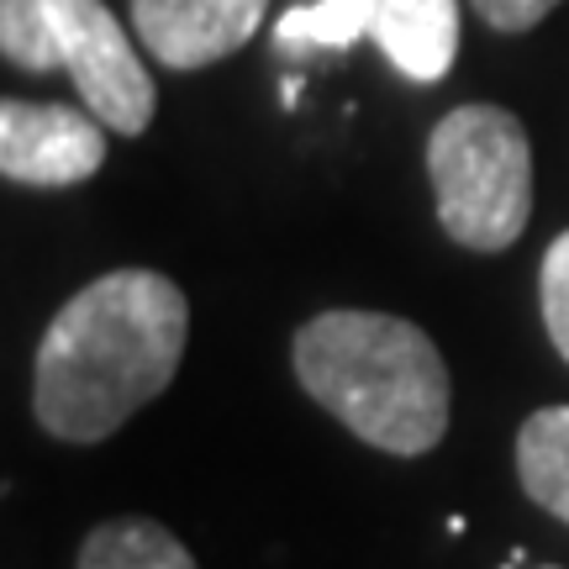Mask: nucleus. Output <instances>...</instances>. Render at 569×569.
I'll list each match as a JSON object with an SVG mask.
<instances>
[{
    "label": "nucleus",
    "instance_id": "1",
    "mask_svg": "<svg viewBox=\"0 0 569 569\" xmlns=\"http://www.w3.org/2000/svg\"><path fill=\"white\" fill-rule=\"evenodd\" d=\"M190 301L159 269H111L59 306L38 343L32 411L59 443H101L174 380Z\"/></svg>",
    "mask_w": 569,
    "mask_h": 569
},
{
    "label": "nucleus",
    "instance_id": "2",
    "mask_svg": "<svg viewBox=\"0 0 569 569\" xmlns=\"http://www.w3.org/2000/svg\"><path fill=\"white\" fill-rule=\"evenodd\" d=\"M290 365L322 411L380 453L417 459L448 432V369L407 317L322 311L296 332Z\"/></svg>",
    "mask_w": 569,
    "mask_h": 569
},
{
    "label": "nucleus",
    "instance_id": "3",
    "mask_svg": "<svg viewBox=\"0 0 569 569\" xmlns=\"http://www.w3.org/2000/svg\"><path fill=\"white\" fill-rule=\"evenodd\" d=\"M438 222L453 243L501 253L532 217V142L501 106H453L427 138Z\"/></svg>",
    "mask_w": 569,
    "mask_h": 569
},
{
    "label": "nucleus",
    "instance_id": "4",
    "mask_svg": "<svg viewBox=\"0 0 569 569\" xmlns=\"http://www.w3.org/2000/svg\"><path fill=\"white\" fill-rule=\"evenodd\" d=\"M375 38L407 80L432 84L453 69L459 53V0H317L290 6L274 21L280 53H317V48H353Z\"/></svg>",
    "mask_w": 569,
    "mask_h": 569
},
{
    "label": "nucleus",
    "instance_id": "5",
    "mask_svg": "<svg viewBox=\"0 0 569 569\" xmlns=\"http://www.w3.org/2000/svg\"><path fill=\"white\" fill-rule=\"evenodd\" d=\"M48 17L59 38V63L69 69L84 111L122 138L148 132L159 90L132 38L122 32V21L106 11V0H48Z\"/></svg>",
    "mask_w": 569,
    "mask_h": 569
},
{
    "label": "nucleus",
    "instance_id": "6",
    "mask_svg": "<svg viewBox=\"0 0 569 569\" xmlns=\"http://www.w3.org/2000/svg\"><path fill=\"white\" fill-rule=\"evenodd\" d=\"M106 163V122L74 106L6 101L0 106V174L11 184H63L90 180Z\"/></svg>",
    "mask_w": 569,
    "mask_h": 569
},
{
    "label": "nucleus",
    "instance_id": "7",
    "mask_svg": "<svg viewBox=\"0 0 569 569\" xmlns=\"http://www.w3.org/2000/svg\"><path fill=\"white\" fill-rule=\"evenodd\" d=\"M269 17V0H132V27L169 69H206L238 53Z\"/></svg>",
    "mask_w": 569,
    "mask_h": 569
},
{
    "label": "nucleus",
    "instance_id": "8",
    "mask_svg": "<svg viewBox=\"0 0 569 569\" xmlns=\"http://www.w3.org/2000/svg\"><path fill=\"white\" fill-rule=\"evenodd\" d=\"M517 480L528 501L569 522V407L532 411L517 432Z\"/></svg>",
    "mask_w": 569,
    "mask_h": 569
},
{
    "label": "nucleus",
    "instance_id": "9",
    "mask_svg": "<svg viewBox=\"0 0 569 569\" xmlns=\"http://www.w3.org/2000/svg\"><path fill=\"white\" fill-rule=\"evenodd\" d=\"M74 569H196L180 538L148 517H117L80 543Z\"/></svg>",
    "mask_w": 569,
    "mask_h": 569
},
{
    "label": "nucleus",
    "instance_id": "10",
    "mask_svg": "<svg viewBox=\"0 0 569 569\" xmlns=\"http://www.w3.org/2000/svg\"><path fill=\"white\" fill-rule=\"evenodd\" d=\"M0 48L17 69H59V38H53V17L48 0H0Z\"/></svg>",
    "mask_w": 569,
    "mask_h": 569
},
{
    "label": "nucleus",
    "instance_id": "11",
    "mask_svg": "<svg viewBox=\"0 0 569 569\" xmlns=\"http://www.w3.org/2000/svg\"><path fill=\"white\" fill-rule=\"evenodd\" d=\"M538 301H543V327H549L559 359H569V232H559L538 269Z\"/></svg>",
    "mask_w": 569,
    "mask_h": 569
},
{
    "label": "nucleus",
    "instance_id": "12",
    "mask_svg": "<svg viewBox=\"0 0 569 569\" xmlns=\"http://www.w3.org/2000/svg\"><path fill=\"white\" fill-rule=\"evenodd\" d=\"M469 6H475L496 32H528V27H538V21L549 17L559 0H469Z\"/></svg>",
    "mask_w": 569,
    "mask_h": 569
},
{
    "label": "nucleus",
    "instance_id": "13",
    "mask_svg": "<svg viewBox=\"0 0 569 569\" xmlns=\"http://www.w3.org/2000/svg\"><path fill=\"white\" fill-rule=\"evenodd\" d=\"M280 96H284V106H296V101H301V80H296V74H290V80L280 84Z\"/></svg>",
    "mask_w": 569,
    "mask_h": 569
}]
</instances>
